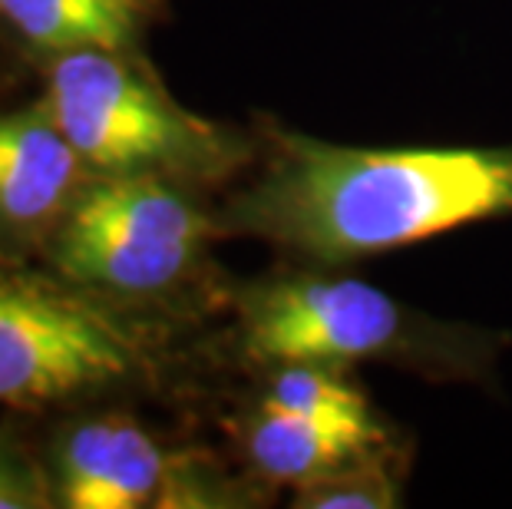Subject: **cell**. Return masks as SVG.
<instances>
[{
	"label": "cell",
	"mask_w": 512,
	"mask_h": 509,
	"mask_svg": "<svg viewBox=\"0 0 512 509\" xmlns=\"http://www.w3.org/2000/svg\"><path fill=\"white\" fill-rule=\"evenodd\" d=\"M215 209L222 235L288 265L351 268L463 225L512 219V146H344L268 119Z\"/></svg>",
	"instance_id": "6da1fadb"
},
{
	"label": "cell",
	"mask_w": 512,
	"mask_h": 509,
	"mask_svg": "<svg viewBox=\"0 0 512 509\" xmlns=\"http://www.w3.org/2000/svg\"><path fill=\"white\" fill-rule=\"evenodd\" d=\"M232 348L248 367L380 364L430 384L496 387L509 331L403 305L347 268L281 265L228 295Z\"/></svg>",
	"instance_id": "7a4b0ae2"
},
{
	"label": "cell",
	"mask_w": 512,
	"mask_h": 509,
	"mask_svg": "<svg viewBox=\"0 0 512 509\" xmlns=\"http://www.w3.org/2000/svg\"><path fill=\"white\" fill-rule=\"evenodd\" d=\"M47 106L93 176H162L205 189L242 179L258 156V129L195 116L139 53H50Z\"/></svg>",
	"instance_id": "3957f363"
},
{
	"label": "cell",
	"mask_w": 512,
	"mask_h": 509,
	"mask_svg": "<svg viewBox=\"0 0 512 509\" xmlns=\"http://www.w3.org/2000/svg\"><path fill=\"white\" fill-rule=\"evenodd\" d=\"M67 278L0 275V404H67L156 377L162 334Z\"/></svg>",
	"instance_id": "277c9868"
},
{
	"label": "cell",
	"mask_w": 512,
	"mask_h": 509,
	"mask_svg": "<svg viewBox=\"0 0 512 509\" xmlns=\"http://www.w3.org/2000/svg\"><path fill=\"white\" fill-rule=\"evenodd\" d=\"M195 192L162 176H90L47 238L50 265L116 301L166 298L202 272L222 235Z\"/></svg>",
	"instance_id": "5b68a950"
},
{
	"label": "cell",
	"mask_w": 512,
	"mask_h": 509,
	"mask_svg": "<svg viewBox=\"0 0 512 509\" xmlns=\"http://www.w3.org/2000/svg\"><path fill=\"white\" fill-rule=\"evenodd\" d=\"M179 460L126 414L76 420L53 440V500L67 509L166 506Z\"/></svg>",
	"instance_id": "8992f818"
},
{
	"label": "cell",
	"mask_w": 512,
	"mask_h": 509,
	"mask_svg": "<svg viewBox=\"0 0 512 509\" xmlns=\"http://www.w3.org/2000/svg\"><path fill=\"white\" fill-rule=\"evenodd\" d=\"M86 162L73 149L57 116L40 106L0 116V238L37 242L53 235L86 186Z\"/></svg>",
	"instance_id": "52a82bcc"
},
{
	"label": "cell",
	"mask_w": 512,
	"mask_h": 509,
	"mask_svg": "<svg viewBox=\"0 0 512 509\" xmlns=\"http://www.w3.org/2000/svg\"><path fill=\"white\" fill-rule=\"evenodd\" d=\"M228 437L242 460L248 480H255L265 490H294V486L314 480L321 473H331L344 463H351L364 453L387 447L397 440H367L357 433L314 424L278 410L258 407L255 400H245L228 417Z\"/></svg>",
	"instance_id": "ba28073f"
},
{
	"label": "cell",
	"mask_w": 512,
	"mask_h": 509,
	"mask_svg": "<svg viewBox=\"0 0 512 509\" xmlns=\"http://www.w3.org/2000/svg\"><path fill=\"white\" fill-rule=\"evenodd\" d=\"M166 0H0V14L30 47L47 53H136Z\"/></svg>",
	"instance_id": "9c48e42d"
},
{
	"label": "cell",
	"mask_w": 512,
	"mask_h": 509,
	"mask_svg": "<svg viewBox=\"0 0 512 509\" xmlns=\"http://www.w3.org/2000/svg\"><path fill=\"white\" fill-rule=\"evenodd\" d=\"M407 450L387 443L331 473L294 486L291 506L298 509H394L403 506Z\"/></svg>",
	"instance_id": "30bf717a"
},
{
	"label": "cell",
	"mask_w": 512,
	"mask_h": 509,
	"mask_svg": "<svg viewBox=\"0 0 512 509\" xmlns=\"http://www.w3.org/2000/svg\"><path fill=\"white\" fill-rule=\"evenodd\" d=\"M53 500L50 473H43L24 450L0 437V509H47Z\"/></svg>",
	"instance_id": "8fae6325"
}]
</instances>
